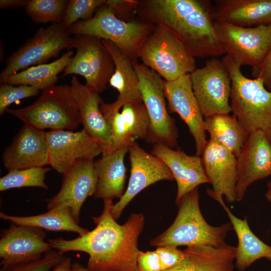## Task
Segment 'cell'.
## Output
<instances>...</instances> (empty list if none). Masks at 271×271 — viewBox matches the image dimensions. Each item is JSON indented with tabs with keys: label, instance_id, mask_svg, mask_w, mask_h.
<instances>
[{
	"label": "cell",
	"instance_id": "1",
	"mask_svg": "<svg viewBox=\"0 0 271 271\" xmlns=\"http://www.w3.org/2000/svg\"><path fill=\"white\" fill-rule=\"evenodd\" d=\"M113 202L104 200L102 212L92 219L95 227L85 235L66 240L62 237L48 239L53 249L64 253L82 251L89 255V271H138L137 257L139 236L144 229L142 213H131L122 225L112 214Z\"/></svg>",
	"mask_w": 271,
	"mask_h": 271
},
{
	"label": "cell",
	"instance_id": "2",
	"mask_svg": "<svg viewBox=\"0 0 271 271\" xmlns=\"http://www.w3.org/2000/svg\"><path fill=\"white\" fill-rule=\"evenodd\" d=\"M136 13L142 21L173 33L195 58H217L225 54L215 31L209 1H138Z\"/></svg>",
	"mask_w": 271,
	"mask_h": 271
},
{
	"label": "cell",
	"instance_id": "3",
	"mask_svg": "<svg viewBox=\"0 0 271 271\" xmlns=\"http://www.w3.org/2000/svg\"><path fill=\"white\" fill-rule=\"evenodd\" d=\"M222 60L231 80V112L248 134L260 130L271 144V90L262 79L245 76L228 56Z\"/></svg>",
	"mask_w": 271,
	"mask_h": 271
},
{
	"label": "cell",
	"instance_id": "4",
	"mask_svg": "<svg viewBox=\"0 0 271 271\" xmlns=\"http://www.w3.org/2000/svg\"><path fill=\"white\" fill-rule=\"evenodd\" d=\"M177 215L169 227L150 241L151 246H220L225 243L228 232L233 230L230 221L218 226L210 225L199 206L198 188L183 196L177 203Z\"/></svg>",
	"mask_w": 271,
	"mask_h": 271
},
{
	"label": "cell",
	"instance_id": "5",
	"mask_svg": "<svg viewBox=\"0 0 271 271\" xmlns=\"http://www.w3.org/2000/svg\"><path fill=\"white\" fill-rule=\"evenodd\" d=\"M155 25L143 21H125L118 18L104 4L87 21L79 20L68 31L70 35H86L114 44L131 62L137 61L140 49Z\"/></svg>",
	"mask_w": 271,
	"mask_h": 271
},
{
	"label": "cell",
	"instance_id": "6",
	"mask_svg": "<svg viewBox=\"0 0 271 271\" xmlns=\"http://www.w3.org/2000/svg\"><path fill=\"white\" fill-rule=\"evenodd\" d=\"M11 114L27 124L44 130H73L81 123L78 102L71 85H55L42 91L31 105L7 108Z\"/></svg>",
	"mask_w": 271,
	"mask_h": 271
},
{
	"label": "cell",
	"instance_id": "7",
	"mask_svg": "<svg viewBox=\"0 0 271 271\" xmlns=\"http://www.w3.org/2000/svg\"><path fill=\"white\" fill-rule=\"evenodd\" d=\"M139 58L143 64L171 81L190 74L196 68L195 57L184 44L164 27L155 25L141 46Z\"/></svg>",
	"mask_w": 271,
	"mask_h": 271
},
{
	"label": "cell",
	"instance_id": "8",
	"mask_svg": "<svg viewBox=\"0 0 271 271\" xmlns=\"http://www.w3.org/2000/svg\"><path fill=\"white\" fill-rule=\"evenodd\" d=\"M138 76L139 88L149 118L146 142L162 144L171 148L177 147L178 130L170 116L164 91V80L156 72L138 61L132 62Z\"/></svg>",
	"mask_w": 271,
	"mask_h": 271
},
{
	"label": "cell",
	"instance_id": "9",
	"mask_svg": "<svg viewBox=\"0 0 271 271\" xmlns=\"http://www.w3.org/2000/svg\"><path fill=\"white\" fill-rule=\"evenodd\" d=\"M214 27L225 55L240 67H258L271 49V24L244 28L214 21Z\"/></svg>",
	"mask_w": 271,
	"mask_h": 271
},
{
	"label": "cell",
	"instance_id": "10",
	"mask_svg": "<svg viewBox=\"0 0 271 271\" xmlns=\"http://www.w3.org/2000/svg\"><path fill=\"white\" fill-rule=\"evenodd\" d=\"M72 41L68 29L61 23L40 28L7 59L6 66L0 74L1 83L21 70L45 64L63 49L71 50Z\"/></svg>",
	"mask_w": 271,
	"mask_h": 271
},
{
	"label": "cell",
	"instance_id": "11",
	"mask_svg": "<svg viewBox=\"0 0 271 271\" xmlns=\"http://www.w3.org/2000/svg\"><path fill=\"white\" fill-rule=\"evenodd\" d=\"M76 50L63 70L62 77L71 74L83 76L85 85L98 93L106 88L115 66L102 40L97 37L76 35L72 38L71 49Z\"/></svg>",
	"mask_w": 271,
	"mask_h": 271
},
{
	"label": "cell",
	"instance_id": "12",
	"mask_svg": "<svg viewBox=\"0 0 271 271\" xmlns=\"http://www.w3.org/2000/svg\"><path fill=\"white\" fill-rule=\"evenodd\" d=\"M194 94L204 118L231 112V80L222 60L211 58L190 74Z\"/></svg>",
	"mask_w": 271,
	"mask_h": 271
},
{
	"label": "cell",
	"instance_id": "13",
	"mask_svg": "<svg viewBox=\"0 0 271 271\" xmlns=\"http://www.w3.org/2000/svg\"><path fill=\"white\" fill-rule=\"evenodd\" d=\"M205 174L212 189L207 194L222 207L223 197L229 203L236 201L237 178L236 157L227 149L209 139L201 156Z\"/></svg>",
	"mask_w": 271,
	"mask_h": 271
},
{
	"label": "cell",
	"instance_id": "14",
	"mask_svg": "<svg viewBox=\"0 0 271 271\" xmlns=\"http://www.w3.org/2000/svg\"><path fill=\"white\" fill-rule=\"evenodd\" d=\"M130 174L123 195L113 205L112 214L116 220L128 203L149 186L162 180H174L167 165L159 158L147 152L136 142L128 147Z\"/></svg>",
	"mask_w": 271,
	"mask_h": 271
},
{
	"label": "cell",
	"instance_id": "15",
	"mask_svg": "<svg viewBox=\"0 0 271 271\" xmlns=\"http://www.w3.org/2000/svg\"><path fill=\"white\" fill-rule=\"evenodd\" d=\"M164 91L168 110L177 113L194 138L196 155L201 157L207 144L204 117L194 94L190 74L171 81L164 80Z\"/></svg>",
	"mask_w": 271,
	"mask_h": 271
},
{
	"label": "cell",
	"instance_id": "16",
	"mask_svg": "<svg viewBox=\"0 0 271 271\" xmlns=\"http://www.w3.org/2000/svg\"><path fill=\"white\" fill-rule=\"evenodd\" d=\"M50 164L56 171L63 175L77 161L93 160L102 153L98 143L84 130H51L46 132Z\"/></svg>",
	"mask_w": 271,
	"mask_h": 271
},
{
	"label": "cell",
	"instance_id": "17",
	"mask_svg": "<svg viewBox=\"0 0 271 271\" xmlns=\"http://www.w3.org/2000/svg\"><path fill=\"white\" fill-rule=\"evenodd\" d=\"M62 175L60 189L49 200L47 209L49 210L59 206H67L79 223L81 207L96 190L97 175L95 162L93 160H79Z\"/></svg>",
	"mask_w": 271,
	"mask_h": 271
},
{
	"label": "cell",
	"instance_id": "18",
	"mask_svg": "<svg viewBox=\"0 0 271 271\" xmlns=\"http://www.w3.org/2000/svg\"><path fill=\"white\" fill-rule=\"evenodd\" d=\"M236 164V201L239 202L251 184L271 176V144L262 131L249 134Z\"/></svg>",
	"mask_w": 271,
	"mask_h": 271
},
{
	"label": "cell",
	"instance_id": "19",
	"mask_svg": "<svg viewBox=\"0 0 271 271\" xmlns=\"http://www.w3.org/2000/svg\"><path fill=\"white\" fill-rule=\"evenodd\" d=\"M44 229L12 223L2 230L0 239V264L15 263L41 257L52 247L45 239Z\"/></svg>",
	"mask_w": 271,
	"mask_h": 271
},
{
	"label": "cell",
	"instance_id": "20",
	"mask_svg": "<svg viewBox=\"0 0 271 271\" xmlns=\"http://www.w3.org/2000/svg\"><path fill=\"white\" fill-rule=\"evenodd\" d=\"M2 160L9 171L49 165L46 132L24 124L5 150Z\"/></svg>",
	"mask_w": 271,
	"mask_h": 271
},
{
	"label": "cell",
	"instance_id": "21",
	"mask_svg": "<svg viewBox=\"0 0 271 271\" xmlns=\"http://www.w3.org/2000/svg\"><path fill=\"white\" fill-rule=\"evenodd\" d=\"M100 109L111 130L109 153L128 146L138 139L147 141L150 121L143 102H126L116 110L108 109L101 103Z\"/></svg>",
	"mask_w": 271,
	"mask_h": 271
},
{
	"label": "cell",
	"instance_id": "22",
	"mask_svg": "<svg viewBox=\"0 0 271 271\" xmlns=\"http://www.w3.org/2000/svg\"><path fill=\"white\" fill-rule=\"evenodd\" d=\"M151 153L167 165L176 181V204L183 196L199 185L209 184L201 157L190 156L182 151L173 150L162 144L154 145Z\"/></svg>",
	"mask_w": 271,
	"mask_h": 271
},
{
	"label": "cell",
	"instance_id": "23",
	"mask_svg": "<svg viewBox=\"0 0 271 271\" xmlns=\"http://www.w3.org/2000/svg\"><path fill=\"white\" fill-rule=\"evenodd\" d=\"M71 86L78 102L83 129L101 146L102 153H109L111 130L100 109L103 100L99 93L81 83L75 76H72Z\"/></svg>",
	"mask_w": 271,
	"mask_h": 271
},
{
	"label": "cell",
	"instance_id": "24",
	"mask_svg": "<svg viewBox=\"0 0 271 271\" xmlns=\"http://www.w3.org/2000/svg\"><path fill=\"white\" fill-rule=\"evenodd\" d=\"M214 21L250 28L271 24V0H216Z\"/></svg>",
	"mask_w": 271,
	"mask_h": 271
},
{
	"label": "cell",
	"instance_id": "25",
	"mask_svg": "<svg viewBox=\"0 0 271 271\" xmlns=\"http://www.w3.org/2000/svg\"><path fill=\"white\" fill-rule=\"evenodd\" d=\"M236 247L201 244L188 246L175 267L163 271H234Z\"/></svg>",
	"mask_w": 271,
	"mask_h": 271
},
{
	"label": "cell",
	"instance_id": "26",
	"mask_svg": "<svg viewBox=\"0 0 271 271\" xmlns=\"http://www.w3.org/2000/svg\"><path fill=\"white\" fill-rule=\"evenodd\" d=\"M113 59L115 69L109 79V85L118 92L115 101L102 104L106 108L116 110L129 102H143L139 88V80L132 62L111 42L102 40Z\"/></svg>",
	"mask_w": 271,
	"mask_h": 271
},
{
	"label": "cell",
	"instance_id": "27",
	"mask_svg": "<svg viewBox=\"0 0 271 271\" xmlns=\"http://www.w3.org/2000/svg\"><path fill=\"white\" fill-rule=\"evenodd\" d=\"M128 146H124L113 152L102 153L101 157L95 162L97 183L95 198L104 200L120 199L125 191L126 168L124 157L128 152Z\"/></svg>",
	"mask_w": 271,
	"mask_h": 271
},
{
	"label": "cell",
	"instance_id": "28",
	"mask_svg": "<svg viewBox=\"0 0 271 271\" xmlns=\"http://www.w3.org/2000/svg\"><path fill=\"white\" fill-rule=\"evenodd\" d=\"M235 231L238 245L235 249V267L245 271L255 261L265 258L271 261V245L260 240L251 230L247 218L240 219L235 216L225 205L222 206Z\"/></svg>",
	"mask_w": 271,
	"mask_h": 271
},
{
	"label": "cell",
	"instance_id": "29",
	"mask_svg": "<svg viewBox=\"0 0 271 271\" xmlns=\"http://www.w3.org/2000/svg\"><path fill=\"white\" fill-rule=\"evenodd\" d=\"M0 218L17 225L34 226L53 231L75 232L79 236L89 231L79 225L71 208L66 205L59 206L44 213L33 216H17L1 212Z\"/></svg>",
	"mask_w": 271,
	"mask_h": 271
},
{
	"label": "cell",
	"instance_id": "30",
	"mask_svg": "<svg viewBox=\"0 0 271 271\" xmlns=\"http://www.w3.org/2000/svg\"><path fill=\"white\" fill-rule=\"evenodd\" d=\"M204 126L210 139L227 149L236 158L249 136L233 114H216L204 118Z\"/></svg>",
	"mask_w": 271,
	"mask_h": 271
},
{
	"label": "cell",
	"instance_id": "31",
	"mask_svg": "<svg viewBox=\"0 0 271 271\" xmlns=\"http://www.w3.org/2000/svg\"><path fill=\"white\" fill-rule=\"evenodd\" d=\"M73 54L72 50H68L52 62L30 67L10 76L1 83L28 85L43 91L56 85L58 74L64 70Z\"/></svg>",
	"mask_w": 271,
	"mask_h": 271
},
{
	"label": "cell",
	"instance_id": "32",
	"mask_svg": "<svg viewBox=\"0 0 271 271\" xmlns=\"http://www.w3.org/2000/svg\"><path fill=\"white\" fill-rule=\"evenodd\" d=\"M51 170L50 168H32L13 170L0 179V191L25 187L48 188L45 183V176Z\"/></svg>",
	"mask_w": 271,
	"mask_h": 271
},
{
	"label": "cell",
	"instance_id": "33",
	"mask_svg": "<svg viewBox=\"0 0 271 271\" xmlns=\"http://www.w3.org/2000/svg\"><path fill=\"white\" fill-rule=\"evenodd\" d=\"M68 2L66 0H29L25 9L36 23H59L63 19Z\"/></svg>",
	"mask_w": 271,
	"mask_h": 271
},
{
	"label": "cell",
	"instance_id": "34",
	"mask_svg": "<svg viewBox=\"0 0 271 271\" xmlns=\"http://www.w3.org/2000/svg\"><path fill=\"white\" fill-rule=\"evenodd\" d=\"M104 4V0L68 1L61 23L68 29L79 19L88 20L93 17L97 9Z\"/></svg>",
	"mask_w": 271,
	"mask_h": 271
},
{
	"label": "cell",
	"instance_id": "35",
	"mask_svg": "<svg viewBox=\"0 0 271 271\" xmlns=\"http://www.w3.org/2000/svg\"><path fill=\"white\" fill-rule=\"evenodd\" d=\"M63 257V253L52 249L41 257L2 266L0 271H50Z\"/></svg>",
	"mask_w": 271,
	"mask_h": 271
},
{
	"label": "cell",
	"instance_id": "36",
	"mask_svg": "<svg viewBox=\"0 0 271 271\" xmlns=\"http://www.w3.org/2000/svg\"><path fill=\"white\" fill-rule=\"evenodd\" d=\"M40 90L31 86H15L7 83L0 86V114L3 115L12 103L21 99L37 95Z\"/></svg>",
	"mask_w": 271,
	"mask_h": 271
},
{
	"label": "cell",
	"instance_id": "37",
	"mask_svg": "<svg viewBox=\"0 0 271 271\" xmlns=\"http://www.w3.org/2000/svg\"><path fill=\"white\" fill-rule=\"evenodd\" d=\"M156 250L160 259L162 271L176 266L183 257V251L175 246H159Z\"/></svg>",
	"mask_w": 271,
	"mask_h": 271
},
{
	"label": "cell",
	"instance_id": "38",
	"mask_svg": "<svg viewBox=\"0 0 271 271\" xmlns=\"http://www.w3.org/2000/svg\"><path fill=\"white\" fill-rule=\"evenodd\" d=\"M138 271H162L159 256L156 250L140 251L137 257Z\"/></svg>",
	"mask_w": 271,
	"mask_h": 271
},
{
	"label": "cell",
	"instance_id": "39",
	"mask_svg": "<svg viewBox=\"0 0 271 271\" xmlns=\"http://www.w3.org/2000/svg\"><path fill=\"white\" fill-rule=\"evenodd\" d=\"M138 1L132 0H104V4L110 7L115 15L123 20L124 17H128L136 13Z\"/></svg>",
	"mask_w": 271,
	"mask_h": 271
},
{
	"label": "cell",
	"instance_id": "40",
	"mask_svg": "<svg viewBox=\"0 0 271 271\" xmlns=\"http://www.w3.org/2000/svg\"><path fill=\"white\" fill-rule=\"evenodd\" d=\"M251 70L253 78L262 79L265 86L271 90V49L260 66Z\"/></svg>",
	"mask_w": 271,
	"mask_h": 271
},
{
	"label": "cell",
	"instance_id": "41",
	"mask_svg": "<svg viewBox=\"0 0 271 271\" xmlns=\"http://www.w3.org/2000/svg\"><path fill=\"white\" fill-rule=\"evenodd\" d=\"M29 0H1L0 8L14 9L25 8Z\"/></svg>",
	"mask_w": 271,
	"mask_h": 271
},
{
	"label": "cell",
	"instance_id": "42",
	"mask_svg": "<svg viewBox=\"0 0 271 271\" xmlns=\"http://www.w3.org/2000/svg\"><path fill=\"white\" fill-rule=\"evenodd\" d=\"M71 259L69 257H65L57 264L51 271H71L72 270Z\"/></svg>",
	"mask_w": 271,
	"mask_h": 271
},
{
	"label": "cell",
	"instance_id": "43",
	"mask_svg": "<svg viewBox=\"0 0 271 271\" xmlns=\"http://www.w3.org/2000/svg\"><path fill=\"white\" fill-rule=\"evenodd\" d=\"M71 271H89L86 267L78 262H75L72 263Z\"/></svg>",
	"mask_w": 271,
	"mask_h": 271
},
{
	"label": "cell",
	"instance_id": "44",
	"mask_svg": "<svg viewBox=\"0 0 271 271\" xmlns=\"http://www.w3.org/2000/svg\"><path fill=\"white\" fill-rule=\"evenodd\" d=\"M267 190L265 194L266 200L271 204V181L267 184Z\"/></svg>",
	"mask_w": 271,
	"mask_h": 271
}]
</instances>
